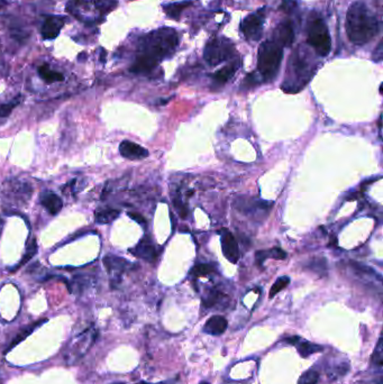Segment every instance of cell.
Here are the masks:
<instances>
[{
    "mask_svg": "<svg viewBox=\"0 0 383 384\" xmlns=\"http://www.w3.org/2000/svg\"><path fill=\"white\" fill-rule=\"evenodd\" d=\"M39 251V247H38V243H36V239L35 238H32V240L30 243H27V248H26V252L24 254V256H23V258L21 260V262L18 263V264L16 266L12 267V269H9V271H11L12 273L16 272L17 270H20L22 266H24L25 264H27L32 258L34 257V255H36V253H38Z\"/></svg>",
    "mask_w": 383,
    "mask_h": 384,
    "instance_id": "23",
    "label": "cell"
},
{
    "mask_svg": "<svg viewBox=\"0 0 383 384\" xmlns=\"http://www.w3.org/2000/svg\"><path fill=\"white\" fill-rule=\"evenodd\" d=\"M265 7L261 8L256 13L250 14L242 21L239 30L247 41L256 42L262 38L263 25L265 22Z\"/></svg>",
    "mask_w": 383,
    "mask_h": 384,
    "instance_id": "8",
    "label": "cell"
},
{
    "mask_svg": "<svg viewBox=\"0 0 383 384\" xmlns=\"http://www.w3.org/2000/svg\"><path fill=\"white\" fill-rule=\"evenodd\" d=\"M128 216L131 217L133 220H135L136 223L140 224V225H145L146 224L145 218L143 216H141L140 214H135V212H128Z\"/></svg>",
    "mask_w": 383,
    "mask_h": 384,
    "instance_id": "36",
    "label": "cell"
},
{
    "mask_svg": "<svg viewBox=\"0 0 383 384\" xmlns=\"http://www.w3.org/2000/svg\"><path fill=\"white\" fill-rule=\"evenodd\" d=\"M220 237L221 242V249H223L224 256L227 260L235 264L237 263L239 258V251H238V245L236 239H235L234 235L228 230H223Z\"/></svg>",
    "mask_w": 383,
    "mask_h": 384,
    "instance_id": "9",
    "label": "cell"
},
{
    "mask_svg": "<svg viewBox=\"0 0 383 384\" xmlns=\"http://www.w3.org/2000/svg\"><path fill=\"white\" fill-rule=\"evenodd\" d=\"M213 272H214V267L210 264H204V263H200V264H197L196 266L192 267L191 274L196 277H201V276L209 275L210 273Z\"/></svg>",
    "mask_w": 383,
    "mask_h": 384,
    "instance_id": "29",
    "label": "cell"
},
{
    "mask_svg": "<svg viewBox=\"0 0 383 384\" xmlns=\"http://www.w3.org/2000/svg\"><path fill=\"white\" fill-rule=\"evenodd\" d=\"M309 269L318 273V274H325L327 272V264L324 258H315L309 263Z\"/></svg>",
    "mask_w": 383,
    "mask_h": 384,
    "instance_id": "31",
    "label": "cell"
},
{
    "mask_svg": "<svg viewBox=\"0 0 383 384\" xmlns=\"http://www.w3.org/2000/svg\"><path fill=\"white\" fill-rule=\"evenodd\" d=\"M220 297V293L217 292V291H211V292L208 294V297L205 298L204 301H202V303H204V306L209 308V307H213L216 304V302L218 301V299Z\"/></svg>",
    "mask_w": 383,
    "mask_h": 384,
    "instance_id": "32",
    "label": "cell"
},
{
    "mask_svg": "<svg viewBox=\"0 0 383 384\" xmlns=\"http://www.w3.org/2000/svg\"><path fill=\"white\" fill-rule=\"evenodd\" d=\"M307 42L320 57H327L331 50L328 29L321 17H312L308 23Z\"/></svg>",
    "mask_w": 383,
    "mask_h": 384,
    "instance_id": "5",
    "label": "cell"
},
{
    "mask_svg": "<svg viewBox=\"0 0 383 384\" xmlns=\"http://www.w3.org/2000/svg\"><path fill=\"white\" fill-rule=\"evenodd\" d=\"M318 380H319L318 372L313 371V369H309V371H306L299 377L298 384H317Z\"/></svg>",
    "mask_w": 383,
    "mask_h": 384,
    "instance_id": "30",
    "label": "cell"
},
{
    "mask_svg": "<svg viewBox=\"0 0 383 384\" xmlns=\"http://www.w3.org/2000/svg\"><path fill=\"white\" fill-rule=\"evenodd\" d=\"M239 67H241V61H239V60H235L234 62H230L227 66H225L224 68H221L220 70L214 73V81L219 86L225 85V83H227L230 79L235 76V73H236Z\"/></svg>",
    "mask_w": 383,
    "mask_h": 384,
    "instance_id": "15",
    "label": "cell"
},
{
    "mask_svg": "<svg viewBox=\"0 0 383 384\" xmlns=\"http://www.w3.org/2000/svg\"><path fill=\"white\" fill-rule=\"evenodd\" d=\"M287 257V253L282 251L280 247H274L267 251L256 252V261L258 265H262L266 258H275V260H284Z\"/></svg>",
    "mask_w": 383,
    "mask_h": 384,
    "instance_id": "22",
    "label": "cell"
},
{
    "mask_svg": "<svg viewBox=\"0 0 383 384\" xmlns=\"http://www.w3.org/2000/svg\"><path fill=\"white\" fill-rule=\"evenodd\" d=\"M290 283V277L289 276H281L278 280L275 281V283L272 285L270 290V298H273L275 294H278L280 291H282L284 288H287Z\"/></svg>",
    "mask_w": 383,
    "mask_h": 384,
    "instance_id": "27",
    "label": "cell"
},
{
    "mask_svg": "<svg viewBox=\"0 0 383 384\" xmlns=\"http://www.w3.org/2000/svg\"><path fill=\"white\" fill-rule=\"evenodd\" d=\"M283 59L282 46L274 41L263 42L258 50L257 71L263 81H272L276 77Z\"/></svg>",
    "mask_w": 383,
    "mask_h": 384,
    "instance_id": "4",
    "label": "cell"
},
{
    "mask_svg": "<svg viewBox=\"0 0 383 384\" xmlns=\"http://www.w3.org/2000/svg\"><path fill=\"white\" fill-rule=\"evenodd\" d=\"M6 5H7V2H6V0H0V9L4 8L5 6H6Z\"/></svg>",
    "mask_w": 383,
    "mask_h": 384,
    "instance_id": "37",
    "label": "cell"
},
{
    "mask_svg": "<svg viewBox=\"0 0 383 384\" xmlns=\"http://www.w3.org/2000/svg\"><path fill=\"white\" fill-rule=\"evenodd\" d=\"M236 206L238 208V211H242L246 215H252L256 212V210H267L269 206H272V203L269 205V203L263 200H255V199L252 198H238L236 200Z\"/></svg>",
    "mask_w": 383,
    "mask_h": 384,
    "instance_id": "13",
    "label": "cell"
},
{
    "mask_svg": "<svg viewBox=\"0 0 383 384\" xmlns=\"http://www.w3.org/2000/svg\"><path fill=\"white\" fill-rule=\"evenodd\" d=\"M382 46H383L382 42H380V43L377 44L376 49L373 51V60H374V62H376V63L381 62V60H382V53H383Z\"/></svg>",
    "mask_w": 383,
    "mask_h": 384,
    "instance_id": "35",
    "label": "cell"
},
{
    "mask_svg": "<svg viewBox=\"0 0 383 384\" xmlns=\"http://www.w3.org/2000/svg\"><path fill=\"white\" fill-rule=\"evenodd\" d=\"M121 214V210L113 209V208H99L95 212L96 223L100 225H106L114 221Z\"/></svg>",
    "mask_w": 383,
    "mask_h": 384,
    "instance_id": "21",
    "label": "cell"
},
{
    "mask_svg": "<svg viewBox=\"0 0 383 384\" xmlns=\"http://www.w3.org/2000/svg\"><path fill=\"white\" fill-rule=\"evenodd\" d=\"M291 64H292V73L297 77L298 79L297 81H300V87L302 88L304 86L302 82L303 79H306V81L308 82L310 77H312L310 71H308L309 70L308 63L304 61V59H302V57H299L298 54H296L293 58V62L291 61Z\"/></svg>",
    "mask_w": 383,
    "mask_h": 384,
    "instance_id": "16",
    "label": "cell"
},
{
    "mask_svg": "<svg viewBox=\"0 0 383 384\" xmlns=\"http://www.w3.org/2000/svg\"><path fill=\"white\" fill-rule=\"evenodd\" d=\"M297 7V3L294 0H282V4H281L280 9L283 11L284 13H291L294 11V8Z\"/></svg>",
    "mask_w": 383,
    "mask_h": 384,
    "instance_id": "34",
    "label": "cell"
},
{
    "mask_svg": "<svg viewBox=\"0 0 383 384\" xmlns=\"http://www.w3.org/2000/svg\"><path fill=\"white\" fill-rule=\"evenodd\" d=\"M193 4H195L193 3V0H183V2L163 5L162 7H163V12L167 14L170 18H172V20H175V21H179L180 16H181V13L184 11V9L192 6Z\"/></svg>",
    "mask_w": 383,
    "mask_h": 384,
    "instance_id": "19",
    "label": "cell"
},
{
    "mask_svg": "<svg viewBox=\"0 0 383 384\" xmlns=\"http://www.w3.org/2000/svg\"><path fill=\"white\" fill-rule=\"evenodd\" d=\"M3 225H4V221L2 218H0V235H2V231H3Z\"/></svg>",
    "mask_w": 383,
    "mask_h": 384,
    "instance_id": "38",
    "label": "cell"
},
{
    "mask_svg": "<svg viewBox=\"0 0 383 384\" xmlns=\"http://www.w3.org/2000/svg\"><path fill=\"white\" fill-rule=\"evenodd\" d=\"M66 24V20L62 16H49L45 18V21L41 29V34L44 40H54L57 39L60 32Z\"/></svg>",
    "mask_w": 383,
    "mask_h": 384,
    "instance_id": "10",
    "label": "cell"
},
{
    "mask_svg": "<svg viewBox=\"0 0 383 384\" xmlns=\"http://www.w3.org/2000/svg\"><path fill=\"white\" fill-rule=\"evenodd\" d=\"M116 6V0H70L68 11L82 22L97 23Z\"/></svg>",
    "mask_w": 383,
    "mask_h": 384,
    "instance_id": "3",
    "label": "cell"
},
{
    "mask_svg": "<svg viewBox=\"0 0 383 384\" xmlns=\"http://www.w3.org/2000/svg\"><path fill=\"white\" fill-rule=\"evenodd\" d=\"M41 203L49 210L51 215H58L63 208V201L58 194L52 191H43L41 194Z\"/></svg>",
    "mask_w": 383,
    "mask_h": 384,
    "instance_id": "14",
    "label": "cell"
},
{
    "mask_svg": "<svg viewBox=\"0 0 383 384\" xmlns=\"http://www.w3.org/2000/svg\"><path fill=\"white\" fill-rule=\"evenodd\" d=\"M21 100H22V97L18 96L15 99L9 101L8 104L0 106V117H8V116L12 114L13 110L21 104Z\"/></svg>",
    "mask_w": 383,
    "mask_h": 384,
    "instance_id": "28",
    "label": "cell"
},
{
    "mask_svg": "<svg viewBox=\"0 0 383 384\" xmlns=\"http://www.w3.org/2000/svg\"><path fill=\"white\" fill-rule=\"evenodd\" d=\"M276 33H278V40L281 42V46L290 48V46L293 44L294 30L291 21H285L281 23L278 30H276Z\"/></svg>",
    "mask_w": 383,
    "mask_h": 384,
    "instance_id": "17",
    "label": "cell"
},
{
    "mask_svg": "<svg viewBox=\"0 0 383 384\" xmlns=\"http://www.w3.org/2000/svg\"><path fill=\"white\" fill-rule=\"evenodd\" d=\"M131 252L136 257H140L142 260L147 262H154L155 258L158 257V252H156L154 244L151 242L149 237L143 238L141 242L136 245L135 248L131 249Z\"/></svg>",
    "mask_w": 383,
    "mask_h": 384,
    "instance_id": "12",
    "label": "cell"
},
{
    "mask_svg": "<svg viewBox=\"0 0 383 384\" xmlns=\"http://www.w3.org/2000/svg\"><path fill=\"white\" fill-rule=\"evenodd\" d=\"M379 31V22L365 4L356 2L350 5L346 14V33L353 44L358 46L367 44Z\"/></svg>",
    "mask_w": 383,
    "mask_h": 384,
    "instance_id": "1",
    "label": "cell"
},
{
    "mask_svg": "<svg viewBox=\"0 0 383 384\" xmlns=\"http://www.w3.org/2000/svg\"><path fill=\"white\" fill-rule=\"evenodd\" d=\"M97 337L96 330L89 328V329L85 330L82 334H80L75 339H72L71 345L68 347V350L66 353V359L69 363H76L77 359H80L90 347L94 345L95 339Z\"/></svg>",
    "mask_w": 383,
    "mask_h": 384,
    "instance_id": "7",
    "label": "cell"
},
{
    "mask_svg": "<svg viewBox=\"0 0 383 384\" xmlns=\"http://www.w3.org/2000/svg\"><path fill=\"white\" fill-rule=\"evenodd\" d=\"M141 384H147V383H144V382H142V383H141Z\"/></svg>",
    "mask_w": 383,
    "mask_h": 384,
    "instance_id": "40",
    "label": "cell"
},
{
    "mask_svg": "<svg viewBox=\"0 0 383 384\" xmlns=\"http://www.w3.org/2000/svg\"><path fill=\"white\" fill-rule=\"evenodd\" d=\"M235 54V46L227 39L224 38H214L207 43L204 58L207 64L210 67H216L221 62L227 61L232 59Z\"/></svg>",
    "mask_w": 383,
    "mask_h": 384,
    "instance_id": "6",
    "label": "cell"
},
{
    "mask_svg": "<svg viewBox=\"0 0 383 384\" xmlns=\"http://www.w3.org/2000/svg\"><path fill=\"white\" fill-rule=\"evenodd\" d=\"M179 44L178 33L173 29L156 30L146 34L141 40L140 54L142 57L151 60L156 66L162 60L172 55Z\"/></svg>",
    "mask_w": 383,
    "mask_h": 384,
    "instance_id": "2",
    "label": "cell"
},
{
    "mask_svg": "<svg viewBox=\"0 0 383 384\" xmlns=\"http://www.w3.org/2000/svg\"><path fill=\"white\" fill-rule=\"evenodd\" d=\"M373 362L376 364L377 366H382V338L379 339L376 345V349L373 354Z\"/></svg>",
    "mask_w": 383,
    "mask_h": 384,
    "instance_id": "33",
    "label": "cell"
},
{
    "mask_svg": "<svg viewBox=\"0 0 383 384\" xmlns=\"http://www.w3.org/2000/svg\"><path fill=\"white\" fill-rule=\"evenodd\" d=\"M104 264L109 273H113V272L119 273V272L125 271L127 267L131 265V263L123 257H118L115 255H107L104 258Z\"/></svg>",
    "mask_w": 383,
    "mask_h": 384,
    "instance_id": "20",
    "label": "cell"
},
{
    "mask_svg": "<svg viewBox=\"0 0 383 384\" xmlns=\"http://www.w3.org/2000/svg\"><path fill=\"white\" fill-rule=\"evenodd\" d=\"M228 322L223 316H213L207 320L204 327V331L209 335H221L227 329Z\"/></svg>",
    "mask_w": 383,
    "mask_h": 384,
    "instance_id": "18",
    "label": "cell"
},
{
    "mask_svg": "<svg viewBox=\"0 0 383 384\" xmlns=\"http://www.w3.org/2000/svg\"><path fill=\"white\" fill-rule=\"evenodd\" d=\"M39 75L46 83L60 82L64 80L63 75H61L60 72L51 70L48 64H44V66L39 68Z\"/></svg>",
    "mask_w": 383,
    "mask_h": 384,
    "instance_id": "24",
    "label": "cell"
},
{
    "mask_svg": "<svg viewBox=\"0 0 383 384\" xmlns=\"http://www.w3.org/2000/svg\"><path fill=\"white\" fill-rule=\"evenodd\" d=\"M296 345H297V348H298L299 354L301 355L302 357H304V358L308 357V356H310L311 354H315V353H318V351H321L322 350V347L321 346L317 345V344L309 343V341L301 340V339H300Z\"/></svg>",
    "mask_w": 383,
    "mask_h": 384,
    "instance_id": "25",
    "label": "cell"
},
{
    "mask_svg": "<svg viewBox=\"0 0 383 384\" xmlns=\"http://www.w3.org/2000/svg\"><path fill=\"white\" fill-rule=\"evenodd\" d=\"M200 384H209V383H207V382H201Z\"/></svg>",
    "mask_w": 383,
    "mask_h": 384,
    "instance_id": "39",
    "label": "cell"
},
{
    "mask_svg": "<svg viewBox=\"0 0 383 384\" xmlns=\"http://www.w3.org/2000/svg\"><path fill=\"white\" fill-rule=\"evenodd\" d=\"M45 321H46V319H42V320H41V321H36L35 323H33V325H31V326H29V327H26L24 330L20 331V334H18V335L15 337V338H14V340L12 341V344L9 345V347H8L7 350H6V353H7V351L11 350V349L13 348V347H15L17 344H20L22 340H24V339L26 338V337L29 336V335L31 334V332L35 329L36 327H39L40 325H42V323L45 322Z\"/></svg>",
    "mask_w": 383,
    "mask_h": 384,
    "instance_id": "26",
    "label": "cell"
},
{
    "mask_svg": "<svg viewBox=\"0 0 383 384\" xmlns=\"http://www.w3.org/2000/svg\"><path fill=\"white\" fill-rule=\"evenodd\" d=\"M119 152L122 156L128 160H143L150 154L144 147L131 141H123L119 145Z\"/></svg>",
    "mask_w": 383,
    "mask_h": 384,
    "instance_id": "11",
    "label": "cell"
}]
</instances>
